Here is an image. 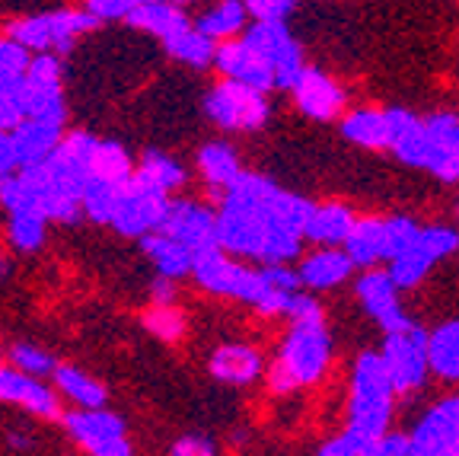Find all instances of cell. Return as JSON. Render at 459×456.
Instances as JSON below:
<instances>
[{
	"label": "cell",
	"instance_id": "29",
	"mask_svg": "<svg viewBox=\"0 0 459 456\" xmlns=\"http://www.w3.org/2000/svg\"><path fill=\"white\" fill-rule=\"evenodd\" d=\"M134 176L141 179L143 186L157 189V192L172 195L176 189L186 186V170H182L176 160H169L166 153H157V150H147L141 160V166L134 170Z\"/></svg>",
	"mask_w": 459,
	"mask_h": 456
},
{
	"label": "cell",
	"instance_id": "36",
	"mask_svg": "<svg viewBox=\"0 0 459 456\" xmlns=\"http://www.w3.org/2000/svg\"><path fill=\"white\" fill-rule=\"evenodd\" d=\"M26 77V74H22ZM22 77L0 80V131H13L26 118V102H22Z\"/></svg>",
	"mask_w": 459,
	"mask_h": 456
},
{
	"label": "cell",
	"instance_id": "5",
	"mask_svg": "<svg viewBox=\"0 0 459 456\" xmlns=\"http://www.w3.org/2000/svg\"><path fill=\"white\" fill-rule=\"evenodd\" d=\"M100 16L90 13V10H57V13L45 16H26V20H16L7 26V36L20 39L26 48L32 51H55V55H65L74 48L77 36L83 32H93L100 26Z\"/></svg>",
	"mask_w": 459,
	"mask_h": 456
},
{
	"label": "cell",
	"instance_id": "18",
	"mask_svg": "<svg viewBox=\"0 0 459 456\" xmlns=\"http://www.w3.org/2000/svg\"><path fill=\"white\" fill-rule=\"evenodd\" d=\"M61 131H65V121L61 118H36L29 115L16 125L10 135L16 144V160H20V170L26 166H39L42 160L51 157V150L61 144Z\"/></svg>",
	"mask_w": 459,
	"mask_h": 456
},
{
	"label": "cell",
	"instance_id": "12",
	"mask_svg": "<svg viewBox=\"0 0 459 456\" xmlns=\"http://www.w3.org/2000/svg\"><path fill=\"white\" fill-rule=\"evenodd\" d=\"M246 39L255 45L262 55L272 61V67L278 71V86L281 90H290L297 83V77L303 74V48L294 36L287 22H265L255 20L249 29H246Z\"/></svg>",
	"mask_w": 459,
	"mask_h": 456
},
{
	"label": "cell",
	"instance_id": "28",
	"mask_svg": "<svg viewBox=\"0 0 459 456\" xmlns=\"http://www.w3.org/2000/svg\"><path fill=\"white\" fill-rule=\"evenodd\" d=\"M166 51H169L176 61H182V65L188 67H208L214 65V55H217V42L211 36H204L198 26H188L182 29L179 36L166 39Z\"/></svg>",
	"mask_w": 459,
	"mask_h": 456
},
{
	"label": "cell",
	"instance_id": "38",
	"mask_svg": "<svg viewBox=\"0 0 459 456\" xmlns=\"http://www.w3.org/2000/svg\"><path fill=\"white\" fill-rule=\"evenodd\" d=\"M10 361H13L20 371L32 373V377H48L57 367L55 357H51L48 351L36 348V345H13V348H10Z\"/></svg>",
	"mask_w": 459,
	"mask_h": 456
},
{
	"label": "cell",
	"instance_id": "46",
	"mask_svg": "<svg viewBox=\"0 0 459 456\" xmlns=\"http://www.w3.org/2000/svg\"><path fill=\"white\" fill-rule=\"evenodd\" d=\"M169 4H176V7H188V4H195V0H169Z\"/></svg>",
	"mask_w": 459,
	"mask_h": 456
},
{
	"label": "cell",
	"instance_id": "11",
	"mask_svg": "<svg viewBox=\"0 0 459 456\" xmlns=\"http://www.w3.org/2000/svg\"><path fill=\"white\" fill-rule=\"evenodd\" d=\"M409 434L415 456H459V392L434 402Z\"/></svg>",
	"mask_w": 459,
	"mask_h": 456
},
{
	"label": "cell",
	"instance_id": "27",
	"mask_svg": "<svg viewBox=\"0 0 459 456\" xmlns=\"http://www.w3.org/2000/svg\"><path fill=\"white\" fill-rule=\"evenodd\" d=\"M246 22H249L246 0H221L208 13H201L198 20H195V26H198L204 36L214 39V42H223V39H237L239 32H246Z\"/></svg>",
	"mask_w": 459,
	"mask_h": 456
},
{
	"label": "cell",
	"instance_id": "4",
	"mask_svg": "<svg viewBox=\"0 0 459 456\" xmlns=\"http://www.w3.org/2000/svg\"><path fill=\"white\" fill-rule=\"evenodd\" d=\"M204 112L223 131H258L265 128L272 106H268L265 90L223 77L204 100Z\"/></svg>",
	"mask_w": 459,
	"mask_h": 456
},
{
	"label": "cell",
	"instance_id": "32",
	"mask_svg": "<svg viewBox=\"0 0 459 456\" xmlns=\"http://www.w3.org/2000/svg\"><path fill=\"white\" fill-rule=\"evenodd\" d=\"M143 329L153 332L160 342L172 345L186 336V313L176 303H151V310L143 313Z\"/></svg>",
	"mask_w": 459,
	"mask_h": 456
},
{
	"label": "cell",
	"instance_id": "9",
	"mask_svg": "<svg viewBox=\"0 0 459 456\" xmlns=\"http://www.w3.org/2000/svg\"><path fill=\"white\" fill-rule=\"evenodd\" d=\"M402 287L395 285V278L389 275V268H380V265H373V268H364L358 281H354V294H358L360 307L367 310L377 326L383 332H399V329H409L411 320L405 313L399 300Z\"/></svg>",
	"mask_w": 459,
	"mask_h": 456
},
{
	"label": "cell",
	"instance_id": "34",
	"mask_svg": "<svg viewBox=\"0 0 459 456\" xmlns=\"http://www.w3.org/2000/svg\"><path fill=\"white\" fill-rule=\"evenodd\" d=\"M45 224H48V217L39 215V211H20V215H10V240H13L16 250L36 252L45 242Z\"/></svg>",
	"mask_w": 459,
	"mask_h": 456
},
{
	"label": "cell",
	"instance_id": "41",
	"mask_svg": "<svg viewBox=\"0 0 459 456\" xmlns=\"http://www.w3.org/2000/svg\"><path fill=\"white\" fill-rule=\"evenodd\" d=\"M141 4H147V0H86L83 7L100 16V20H125Z\"/></svg>",
	"mask_w": 459,
	"mask_h": 456
},
{
	"label": "cell",
	"instance_id": "17",
	"mask_svg": "<svg viewBox=\"0 0 459 456\" xmlns=\"http://www.w3.org/2000/svg\"><path fill=\"white\" fill-rule=\"evenodd\" d=\"M208 371L217 383L227 386H252L262 373H265V361L258 355V348L243 342H227L211 355Z\"/></svg>",
	"mask_w": 459,
	"mask_h": 456
},
{
	"label": "cell",
	"instance_id": "45",
	"mask_svg": "<svg viewBox=\"0 0 459 456\" xmlns=\"http://www.w3.org/2000/svg\"><path fill=\"white\" fill-rule=\"evenodd\" d=\"M151 303H176V278L160 275L151 287Z\"/></svg>",
	"mask_w": 459,
	"mask_h": 456
},
{
	"label": "cell",
	"instance_id": "26",
	"mask_svg": "<svg viewBox=\"0 0 459 456\" xmlns=\"http://www.w3.org/2000/svg\"><path fill=\"white\" fill-rule=\"evenodd\" d=\"M430 373L444 383H459V320H450L430 332Z\"/></svg>",
	"mask_w": 459,
	"mask_h": 456
},
{
	"label": "cell",
	"instance_id": "31",
	"mask_svg": "<svg viewBox=\"0 0 459 456\" xmlns=\"http://www.w3.org/2000/svg\"><path fill=\"white\" fill-rule=\"evenodd\" d=\"M55 386L83 408H100L106 402V390L77 367H55Z\"/></svg>",
	"mask_w": 459,
	"mask_h": 456
},
{
	"label": "cell",
	"instance_id": "24",
	"mask_svg": "<svg viewBox=\"0 0 459 456\" xmlns=\"http://www.w3.org/2000/svg\"><path fill=\"white\" fill-rule=\"evenodd\" d=\"M125 22L134 29H143V32H153L160 42L179 36L182 29L192 26L188 16L182 13V7H176L169 0H147V4H141V7H134L125 16Z\"/></svg>",
	"mask_w": 459,
	"mask_h": 456
},
{
	"label": "cell",
	"instance_id": "14",
	"mask_svg": "<svg viewBox=\"0 0 459 456\" xmlns=\"http://www.w3.org/2000/svg\"><path fill=\"white\" fill-rule=\"evenodd\" d=\"M214 65L223 77L243 80V83L258 86V90H265V93L278 86V71L272 67V61H268V57L262 55L246 36L217 42Z\"/></svg>",
	"mask_w": 459,
	"mask_h": 456
},
{
	"label": "cell",
	"instance_id": "8",
	"mask_svg": "<svg viewBox=\"0 0 459 456\" xmlns=\"http://www.w3.org/2000/svg\"><path fill=\"white\" fill-rule=\"evenodd\" d=\"M169 205L172 198L166 192H157V189L143 186L137 176H131L118 186V205H115L112 227L122 236H147L163 227Z\"/></svg>",
	"mask_w": 459,
	"mask_h": 456
},
{
	"label": "cell",
	"instance_id": "40",
	"mask_svg": "<svg viewBox=\"0 0 459 456\" xmlns=\"http://www.w3.org/2000/svg\"><path fill=\"white\" fill-rule=\"evenodd\" d=\"M252 20L265 22H287V16L297 10V0H246Z\"/></svg>",
	"mask_w": 459,
	"mask_h": 456
},
{
	"label": "cell",
	"instance_id": "37",
	"mask_svg": "<svg viewBox=\"0 0 459 456\" xmlns=\"http://www.w3.org/2000/svg\"><path fill=\"white\" fill-rule=\"evenodd\" d=\"M26 45L20 42V39H0V80H16L22 77V74L29 71V65H32V57H29Z\"/></svg>",
	"mask_w": 459,
	"mask_h": 456
},
{
	"label": "cell",
	"instance_id": "43",
	"mask_svg": "<svg viewBox=\"0 0 459 456\" xmlns=\"http://www.w3.org/2000/svg\"><path fill=\"white\" fill-rule=\"evenodd\" d=\"M380 456H415V450H411V434L386 431L380 441Z\"/></svg>",
	"mask_w": 459,
	"mask_h": 456
},
{
	"label": "cell",
	"instance_id": "22",
	"mask_svg": "<svg viewBox=\"0 0 459 456\" xmlns=\"http://www.w3.org/2000/svg\"><path fill=\"white\" fill-rule=\"evenodd\" d=\"M342 137L354 147L364 150H386L393 141V125H389L386 109H348L342 115Z\"/></svg>",
	"mask_w": 459,
	"mask_h": 456
},
{
	"label": "cell",
	"instance_id": "13",
	"mask_svg": "<svg viewBox=\"0 0 459 456\" xmlns=\"http://www.w3.org/2000/svg\"><path fill=\"white\" fill-rule=\"evenodd\" d=\"M290 96H294L297 112L313 121H335L348 106L344 86L325 71H316V67H303L297 83L290 86Z\"/></svg>",
	"mask_w": 459,
	"mask_h": 456
},
{
	"label": "cell",
	"instance_id": "1",
	"mask_svg": "<svg viewBox=\"0 0 459 456\" xmlns=\"http://www.w3.org/2000/svg\"><path fill=\"white\" fill-rule=\"evenodd\" d=\"M313 201L284 192L258 172L243 176L221 195L217 242L237 259L290 262L307 240V217Z\"/></svg>",
	"mask_w": 459,
	"mask_h": 456
},
{
	"label": "cell",
	"instance_id": "16",
	"mask_svg": "<svg viewBox=\"0 0 459 456\" xmlns=\"http://www.w3.org/2000/svg\"><path fill=\"white\" fill-rule=\"evenodd\" d=\"M354 259L348 256L344 246H319L316 252H309L300 262V278L303 287L313 294L332 291V287H342L344 281L354 275Z\"/></svg>",
	"mask_w": 459,
	"mask_h": 456
},
{
	"label": "cell",
	"instance_id": "39",
	"mask_svg": "<svg viewBox=\"0 0 459 456\" xmlns=\"http://www.w3.org/2000/svg\"><path fill=\"white\" fill-rule=\"evenodd\" d=\"M26 80L39 90H61V61L55 51H39L26 71Z\"/></svg>",
	"mask_w": 459,
	"mask_h": 456
},
{
	"label": "cell",
	"instance_id": "21",
	"mask_svg": "<svg viewBox=\"0 0 459 456\" xmlns=\"http://www.w3.org/2000/svg\"><path fill=\"white\" fill-rule=\"evenodd\" d=\"M358 215L342 201H323V205L309 207L307 217V240L316 246H344L351 236Z\"/></svg>",
	"mask_w": 459,
	"mask_h": 456
},
{
	"label": "cell",
	"instance_id": "23",
	"mask_svg": "<svg viewBox=\"0 0 459 456\" xmlns=\"http://www.w3.org/2000/svg\"><path fill=\"white\" fill-rule=\"evenodd\" d=\"M141 246L143 252L151 256L153 268H157V275H166V278H186V275H192L195 268V252L188 250L186 242H179L176 236L163 233V230H153V233L141 236Z\"/></svg>",
	"mask_w": 459,
	"mask_h": 456
},
{
	"label": "cell",
	"instance_id": "3",
	"mask_svg": "<svg viewBox=\"0 0 459 456\" xmlns=\"http://www.w3.org/2000/svg\"><path fill=\"white\" fill-rule=\"evenodd\" d=\"M395 386L389 380L386 364L380 351H360L351 367V390H348V425L370 441H383L393 425Z\"/></svg>",
	"mask_w": 459,
	"mask_h": 456
},
{
	"label": "cell",
	"instance_id": "6",
	"mask_svg": "<svg viewBox=\"0 0 459 456\" xmlns=\"http://www.w3.org/2000/svg\"><path fill=\"white\" fill-rule=\"evenodd\" d=\"M428 342H430V332H424L415 322L409 329H399V332H386V342H383L380 355L399 396L418 392L424 386V380H428L430 373Z\"/></svg>",
	"mask_w": 459,
	"mask_h": 456
},
{
	"label": "cell",
	"instance_id": "35",
	"mask_svg": "<svg viewBox=\"0 0 459 456\" xmlns=\"http://www.w3.org/2000/svg\"><path fill=\"white\" fill-rule=\"evenodd\" d=\"M323 456H380V441H370V437L358 434V431L344 428L342 434H335L332 441H325L319 447Z\"/></svg>",
	"mask_w": 459,
	"mask_h": 456
},
{
	"label": "cell",
	"instance_id": "30",
	"mask_svg": "<svg viewBox=\"0 0 459 456\" xmlns=\"http://www.w3.org/2000/svg\"><path fill=\"white\" fill-rule=\"evenodd\" d=\"M134 176L128 150L115 141H96L93 157H90V179H106V182H125Z\"/></svg>",
	"mask_w": 459,
	"mask_h": 456
},
{
	"label": "cell",
	"instance_id": "44",
	"mask_svg": "<svg viewBox=\"0 0 459 456\" xmlns=\"http://www.w3.org/2000/svg\"><path fill=\"white\" fill-rule=\"evenodd\" d=\"M20 172V160H16V144L10 131H0V176Z\"/></svg>",
	"mask_w": 459,
	"mask_h": 456
},
{
	"label": "cell",
	"instance_id": "7",
	"mask_svg": "<svg viewBox=\"0 0 459 456\" xmlns=\"http://www.w3.org/2000/svg\"><path fill=\"white\" fill-rule=\"evenodd\" d=\"M459 250V230L444 227V224H434V227H421L418 240L411 242L409 250L399 252V256L389 262V275L395 278L399 287H418L430 275V268L437 262H444L446 256Z\"/></svg>",
	"mask_w": 459,
	"mask_h": 456
},
{
	"label": "cell",
	"instance_id": "42",
	"mask_svg": "<svg viewBox=\"0 0 459 456\" xmlns=\"http://www.w3.org/2000/svg\"><path fill=\"white\" fill-rule=\"evenodd\" d=\"M169 450H172V453H176V456H211L217 447L208 441V437L188 434V437H182V441H176V443H172Z\"/></svg>",
	"mask_w": 459,
	"mask_h": 456
},
{
	"label": "cell",
	"instance_id": "19",
	"mask_svg": "<svg viewBox=\"0 0 459 456\" xmlns=\"http://www.w3.org/2000/svg\"><path fill=\"white\" fill-rule=\"evenodd\" d=\"M0 399L16 402V406L29 408V412L39 415V418H57V415H61L55 392L39 383L32 373L20 371V367H16V371H4V367H0Z\"/></svg>",
	"mask_w": 459,
	"mask_h": 456
},
{
	"label": "cell",
	"instance_id": "33",
	"mask_svg": "<svg viewBox=\"0 0 459 456\" xmlns=\"http://www.w3.org/2000/svg\"><path fill=\"white\" fill-rule=\"evenodd\" d=\"M118 186L122 182H106V179H90L83 192V211L100 224H112L115 205H118Z\"/></svg>",
	"mask_w": 459,
	"mask_h": 456
},
{
	"label": "cell",
	"instance_id": "10",
	"mask_svg": "<svg viewBox=\"0 0 459 456\" xmlns=\"http://www.w3.org/2000/svg\"><path fill=\"white\" fill-rule=\"evenodd\" d=\"M67 434L90 450L93 456H128L131 443L125 441V421L106 408H80L65 418Z\"/></svg>",
	"mask_w": 459,
	"mask_h": 456
},
{
	"label": "cell",
	"instance_id": "2",
	"mask_svg": "<svg viewBox=\"0 0 459 456\" xmlns=\"http://www.w3.org/2000/svg\"><path fill=\"white\" fill-rule=\"evenodd\" d=\"M332 364V336L323 313L294 316L274 364H268V390L274 396L307 390L325 377Z\"/></svg>",
	"mask_w": 459,
	"mask_h": 456
},
{
	"label": "cell",
	"instance_id": "15",
	"mask_svg": "<svg viewBox=\"0 0 459 456\" xmlns=\"http://www.w3.org/2000/svg\"><path fill=\"white\" fill-rule=\"evenodd\" d=\"M160 230L176 236L179 242H186L195 256L221 246V242H217V211H211L208 205H201V201H192V198L172 201L169 215H166Z\"/></svg>",
	"mask_w": 459,
	"mask_h": 456
},
{
	"label": "cell",
	"instance_id": "20",
	"mask_svg": "<svg viewBox=\"0 0 459 456\" xmlns=\"http://www.w3.org/2000/svg\"><path fill=\"white\" fill-rule=\"evenodd\" d=\"M344 250H348V256L354 259L358 268H373V265L389 262V256H393L389 217H358Z\"/></svg>",
	"mask_w": 459,
	"mask_h": 456
},
{
	"label": "cell",
	"instance_id": "25",
	"mask_svg": "<svg viewBox=\"0 0 459 456\" xmlns=\"http://www.w3.org/2000/svg\"><path fill=\"white\" fill-rule=\"evenodd\" d=\"M198 170L204 176V182L211 186V192L221 198L239 176H243V166H239L237 150L223 141H211L198 150Z\"/></svg>",
	"mask_w": 459,
	"mask_h": 456
}]
</instances>
